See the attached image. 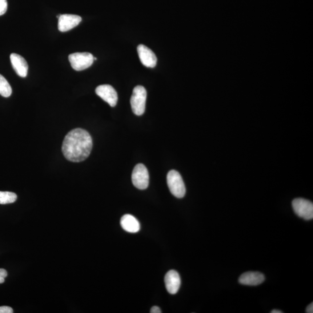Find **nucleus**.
<instances>
[{
    "mask_svg": "<svg viewBox=\"0 0 313 313\" xmlns=\"http://www.w3.org/2000/svg\"><path fill=\"white\" fill-rule=\"evenodd\" d=\"M93 146L91 136L86 130L76 128L68 133L64 139L62 150L69 161H84L91 154Z\"/></svg>",
    "mask_w": 313,
    "mask_h": 313,
    "instance_id": "obj_1",
    "label": "nucleus"
},
{
    "mask_svg": "<svg viewBox=\"0 0 313 313\" xmlns=\"http://www.w3.org/2000/svg\"><path fill=\"white\" fill-rule=\"evenodd\" d=\"M147 92L143 87L136 86L131 98L132 111L136 115H143L145 111Z\"/></svg>",
    "mask_w": 313,
    "mask_h": 313,
    "instance_id": "obj_2",
    "label": "nucleus"
},
{
    "mask_svg": "<svg viewBox=\"0 0 313 313\" xmlns=\"http://www.w3.org/2000/svg\"><path fill=\"white\" fill-rule=\"evenodd\" d=\"M167 180L171 193L178 199L183 198L186 194V187L179 172L175 170L170 171L167 175Z\"/></svg>",
    "mask_w": 313,
    "mask_h": 313,
    "instance_id": "obj_3",
    "label": "nucleus"
},
{
    "mask_svg": "<svg viewBox=\"0 0 313 313\" xmlns=\"http://www.w3.org/2000/svg\"><path fill=\"white\" fill-rule=\"evenodd\" d=\"M70 65L76 71H82L90 67L94 61V57L88 52H76L69 56Z\"/></svg>",
    "mask_w": 313,
    "mask_h": 313,
    "instance_id": "obj_4",
    "label": "nucleus"
},
{
    "mask_svg": "<svg viewBox=\"0 0 313 313\" xmlns=\"http://www.w3.org/2000/svg\"><path fill=\"white\" fill-rule=\"evenodd\" d=\"M132 181L134 185L140 190H144L149 184V175L145 166L139 164L134 168L132 174Z\"/></svg>",
    "mask_w": 313,
    "mask_h": 313,
    "instance_id": "obj_5",
    "label": "nucleus"
},
{
    "mask_svg": "<svg viewBox=\"0 0 313 313\" xmlns=\"http://www.w3.org/2000/svg\"><path fill=\"white\" fill-rule=\"evenodd\" d=\"M292 207L295 214L305 220L313 218V204L310 201L296 199L292 202Z\"/></svg>",
    "mask_w": 313,
    "mask_h": 313,
    "instance_id": "obj_6",
    "label": "nucleus"
},
{
    "mask_svg": "<svg viewBox=\"0 0 313 313\" xmlns=\"http://www.w3.org/2000/svg\"><path fill=\"white\" fill-rule=\"evenodd\" d=\"M96 94L111 107H115L118 101V95L114 88L107 84L98 86L96 88Z\"/></svg>",
    "mask_w": 313,
    "mask_h": 313,
    "instance_id": "obj_7",
    "label": "nucleus"
},
{
    "mask_svg": "<svg viewBox=\"0 0 313 313\" xmlns=\"http://www.w3.org/2000/svg\"><path fill=\"white\" fill-rule=\"evenodd\" d=\"M82 21L79 15L71 14L60 15L58 18V29L61 32H66L77 26Z\"/></svg>",
    "mask_w": 313,
    "mask_h": 313,
    "instance_id": "obj_8",
    "label": "nucleus"
},
{
    "mask_svg": "<svg viewBox=\"0 0 313 313\" xmlns=\"http://www.w3.org/2000/svg\"><path fill=\"white\" fill-rule=\"evenodd\" d=\"M138 53L140 61L144 66L153 68L156 66L158 59L150 48L141 44L138 47Z\"/></svg>",
    "mask_w": 313,
    "mask_h": 313,
    "instance_id": "obj_9",
    "label": "nucleus"
},
{
    "mask_svg": "<svg viewBox=\"0 0 313 313\" xmlns=\"http://www.w3.org/2000/svg\"><path fill=\"white\" fill-rule=\"evenodd\" d=\"M165 284L167 290L170 294H176L181 284V280L178 272L173 270L168 271L165 276Z\"/></svg>",
    "mask_w": 313,
    "mask_h": 313,
    "instance_id": "obj_10",
    "label": "nucleus"
},
{
    "mask_svg": "<svg viewBox=\"0 0 313 313\" xmlns=\"http://www.w3.org/2000/svg\"><path fill=\"white\" fill-rule=\"evenodd\" d=\"M10 60L14 70L16 73L21 77H26L27 75L28 64L22 56L17 54H11Z\"/></svg>",
    "mask_w": 313,
    "mask_h": 313,
    "instance_id": "obj_11",
    "label": "nucleus"
},
{
    "mask_svg": "<svg viewBox=\"0 0 313 313\" xmlns=\"http://www.w3.org/2000/svg\"><path fill=\"white\" fill-rule=\"evenodd\" d=\"M264 276L259 272L249 271L240 277L239 283L245 286H256L264 282Z\"/></svg>",
    "mask_w": 313,
    "mask_h": 313,
    "instance_id": "obj_12",
    "label": "nucleus"
},
{
    "mask_svg": "<svg viewBox=\"0 0 313 313\" xmlns=\"http://www.w3.org/2000/svg\"><path fill=\"white\" fill-rule=\"evenodd\" d=\"M120 224L124 230L131 233H135L140 230V225L138 220L131 215H124Z\"/></svg>",
    "mask_w": 313,
    "mask_h": 313,
    "instance_id": "obj_13",
    "label": "nucleus"
},
{
    "mask_svg": "<svg viewBox=\"0 0 313 313\" xmlns=\"http://www.w3.org/2000/svg\"><path fill=\"white\" fill-rule=\"evenodd\" d=\"M12 92L13 90L10 84L2 75L0 74V95L3 97L8 98L11 95Z\"/></svg>",
    "mask_w": 313,
    "mask_h": 313,
    "instance_id": "obj_14",
    "label": "nucleus"
},
{
    "mask_svg": "<svg viewBox=\"0 0 313 313\" xmlns=\"http://www.w3.org/2000/svg\"><path fill=\"white\" fill-rule=\"evenodd\" d=\"M17 200V195L14 192L0 191V204L14 203Z\"/></svg>",
    "mask_w": 313,
    "mask_h": 313,
    "instance_id": "obj_15",
    "label": "nucleus"
},
{
    "mask_svg": "<svg viewBox=\"0 0 313 313\" xmlns=\"http://www.w3.org/2000/svg\"><path fill=\"white\" fill-rule=\"evenodd\" d=\"M8 3L7 0H0V16L5 14L7 10Z\"/></svg>",
    "mask_w": 313,
    "mask_h": 313,
    "instance_id": "obj_16",
    "label": "nucleus"
},
{
    "mask_svg": "<svg viewBox=\"0 0 313 313\" xmlns=\"http://www.w3.org/2000/svg\"><path fill=\"white\" fill-rule=\"evenodd\" d=\"M7 272L4 268H0V284H3L5 282V279L7 277Z\"/></svg>",
    "mask_w": 313,
    "mask_h": 313,
    "instance_id": "obj_17",
    "label": "nucleus"
},
{
    "mask_svg": "<svg viewBox=\"0 0 313 313\" xmlns=\"http://www.w3.org/2000/svg\"><path fill=\"white\" fill-rule=\"evenodd\" d=\"M13 309L9 306L0 307V313H13Z\"/></svg>",
    "mask_w": 313,
    "mask_h": 313,
    "instance_id": "obj_18",
    "label": "nucleus"
},
{
    "mask_svg": "<svg viewBox=\"0 0 313 313\" xmlns=\"http://www.w3.org/2000/svg\"><path fill=\"white\" fill-rule=\"evenodd\" d=\"M151 313H161L162 312L161 309H160L158 306H153L151 308L150 310Z\"/></svg>",
    "mask_w": 313,
    "mask_h": 313,
    "instance_id": "obj_19",
    "label": "nucleus"
},
{
    "mask_svg": "<svg viewBox=\"0 0 313 313\" xmlns=\"http://www.w3.org/2000/svg\"><path fill=\"white\" fill-rule=\"evenodd\" d=\"M306 312L307 313H312L313 312V303L309 304L307 307L306 308Z\"/></svg>",
    "mask_w": 313,
    "mask_h": 313,
    "instance_id": "obj_20",
    "label": "nucleus"
},
{
    "mask_svg": "<svg viewBox=\"0 0 313 313\" xmlns=\"http://www.w3.org/2000/svg\"><path fill=\"white\" fill-rule=\"evenodd\" d=\"M283 312L278 310H273L271 311V313H283Z\"/></svg>",
    "mask_w": 313,
    "mask_h": 313,
    "instance_id": "obj_21",
    "label": "nucleus"
}]
</instances>
